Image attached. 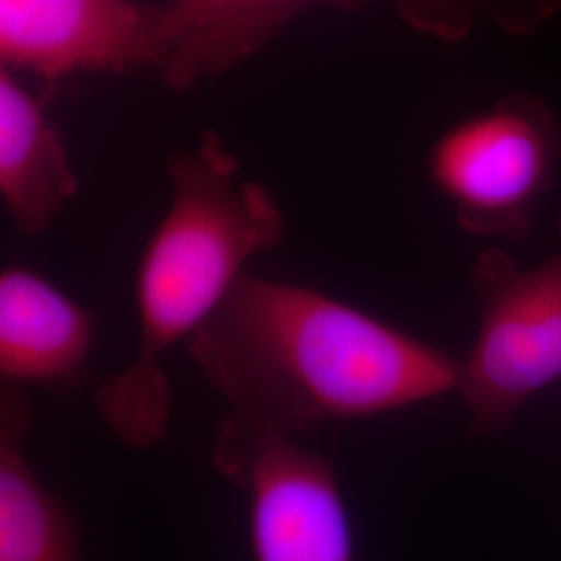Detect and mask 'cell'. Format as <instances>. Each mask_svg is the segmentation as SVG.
I'll list each match as a JSON object with an SVG mask.
<instances>
[{
  "instance_id": "1",
  "label": "cell",
  "mask_w": 561,
  "mask_h": 561,
  "mask_svg": "<svg viewBox=\"0 0 561 561\" xmlns=\"http://www.w3.org/2000/svg\"><path fill=\"white\" fill-rule=\"evenodd\" d=\"M229 412L301 439L458 391L460 362L319 289L243 273L187 341Z\"/></svg>"
},
{
  "instance_id": "2",
  "label": "cell",
  "mask_w": 561,
  "mask_h": 561,
  "mask_svg": "<svg viewBox=\"0 0 561 561\" xmlns=\"http://www.w3.org/2000/svg\"><path fill=\"white\" fill-rule=\"evenodd\" d=\"M169 204L136 277L140 341L134 360L94 393V408L125 447L161 445L173 412L167 354L194 337L245 273L279 245L287 221L275 194L241 173L217 131L167 161Z\"/></svg>"
},
{
  "instance_id": "3",
  "label": "cell",
  "mask_w": 561,
  "mask_h": 561,
  "mask_svg": "<svg viewBox=\"0 0 561 561\" xmlns=\"http://www.w3.org/2000/svg\"><path fill=\"white\" fill-rule=\"evenodd\" d=\"M481 321L460 362L458 393L477 437L502 435L522 408L561 381V222L556 248L520 266L500 248L472 268Z\"/></svg>"
},
{
  "instance_id": "4",
  "label": "cell",
  "mask_w": 561,
  "mask_h": 561,
  "mask_svg": "<svg viewBox=\"0 0 561 561\" xmlns=\"http://www.w3.org/2000/svg\"><path fill=\"white\" fill-rule=\"evenodd\" d=\"M210 460L245 495L254 561H358L331 458L229 412Z\"/></svg>"
},
{
  "instance_id": "5",
  "label": "cell",
  "mask_w": 561,
  "mask_h": 561,
  "mask_svg": "<svg viewBox=\"0 0 561 561\" xmlns=\"http://www.w3.org/2000/svg\"><path fill=\"white\" fill-rule=\"evenodd\" d=\"M561 162L560 123L528 94L503 96L454 123L428 152V178L463 231L520 238Z\"/></svg>"
},
{
  "instance_id": "6",
  "label": "cell",
  "mask_w": 561,
  "mask_h": 561,
  "mask_svg": "<svg viewBox=\"0 0 561 561\" xmlns=\"http://www.w3.org/2000/svg\"><path fill=\"white\" fill-rule=\"evenodd\" d=\"M161 55V2L0 0V62L13 73L121 76L157 69Z\"/></svg>"
},
{
  "instance_id": "7",
  "label": "cell",
  "mask_w": 561,
  "mask_h": 561,
  "mask_svg": "<svg viewBox=\"0 0 561 561\" xmlns=\"http://www.w3.org/2000/svg\"><path fill=\"white\" fill-rule=\"evenodd\" d=\"M375 0H164L162 83L185 92L217 80L264 50L314 7L360 11Z\"/></svg>"
},
{
  "instance_id": "8",
  "label": "cell",
  "mask_w": 561,
  "mask_h": 561,
  "mask_svg": "<svg viewBox=\"0 0 561 561\" xmlns=\"http://www.w3.org/2000/svg\"><path fill=\"white\" fill-rule=\"evenodd\" d=\"M94 317L25 266L0 273V379L13 387H69L94 347Z\"/></svg>"
},
{
  "instance_id": "9",
  "label": "cell",
  "mask_w": 561,
  "mask_h": 561,
  "mask_svg": "<svg viewBox=\"0 0 561 561\" xmlns=\"http://www.w3.org/2000/svg\"><path fill=\"white\" fill-rule=\"evenodd\" d=\"M78 173L46 99L0 71V196L13 225L38 238L76 198Z\"/></svg>"
},
{
  "instance_id": "10",
  "label": "cell",
  "mask_w": 561,
  "mask_h": 561,
  "mask_svg": "<svg viewBox=\"0 0 561 561\" xmlns=\"http://www.w3.org/2000/svg\"><path fill=\"white\" fill-rule=\"evenodd\" d=\"M34 424L21 387L0 391V561H83L80 526L27 458Z\"/></svg>"
},
{
  "instance_id": "11",
  "label": "cell",
  "mask_w": 561,
  "mask_h": 561,
  "mask_svg": "<svg viewBox=\"0 0 561 561\" xmlns=\"http://www.w3.org/2000/svg\"><path fill=\"white\" fill-rule=\"evenodd\" d=\"M408 25L447 42L466 38L482 20L528 36L561 11V0H396Z\"/></svg>"
}]
</instances>
